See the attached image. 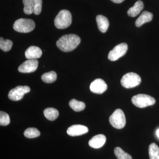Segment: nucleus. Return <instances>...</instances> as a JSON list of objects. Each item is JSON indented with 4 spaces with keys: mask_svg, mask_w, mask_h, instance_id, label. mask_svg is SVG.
Returning a JSON list of instances; mask_svg holds the SVG:
<instances>
[{
    "mask_svg": "<svg viewBox=\"0 0 159 159\" xmlns=\"http://www.w3.org/2000/svg\"><path fill=\"white\" fill-rule=\"evenodd\" d=\"M109 122L114 128H123L126 124V119L123 111L120 109L116 110L110 117Z\"/></svg>",
    "mask_w": 159,
    "mask_h": 159,
    "instance_id": "obj_4",
    "label": "nucleus"
},
{
    "mask_svg": "<svg viewBox=\"0 0 159 159\" xmlns=\"http://www.w3.org/2000/svg\"><path fill=\"white\" fill-rule=\"evenodd\" d=\"M30 90V87L28 86H18L10 91L8 97L13 101H18L22 99L25 94L29 93Z\"/></svg>",
    "mask_w": 159,
    "mask_h": 159,
    "instance_id": "obj_8",
    "label": "nucleus"
},
{
    "mask_svg": "<svg viewBox=\"0 0 159 159\" xmlns=\"http://www.w3.org/2000/svg\"><path fill=\"white\" fill-rule=\"evenodd\" d=\"M106 137L102 134L97 135L92 138L89 142V145L92 148H99L105 144Z\"/></svg>",
    "mask_w": 159,
    "mask_h": 159,
    "instance_id": "obj_12",
    "label": "nucleus"
},
{
    "mask_svg": "<svg viewBox=\"0 0 159 159\" xmlns=\"http://www.w3.org/2000/svg\"><path fill=\"white\" fill-rule=\"evenodd\" d=\"M89 129L87 126L81 125H74L69 127L67 130V133L71 136L82 135L88 132Z\"/></svg>",
    "mask_w": 159,
    "mask_h": 159,
    "instance_id": "obj_11",
    "label": "nucleus"
},
{
    "mask_svg": "<svg viewBox=\"0 0 159 159\" xmlns=\"http://www.w3.org/2000/svg\"><path fill=\"white\" fill-rule=\"evenodd\" d=\"M44 115L47 119L50 121H54L57 119L59 116V112L56 109L47 108L44 110Z\"/></svg>",
    "mask_w": 159,
    "mask_h": 159,
    "instance_id": "obj_17",
    "label": "nucleus"
},
{
    "mask_svg": "<svg viewBox=\"0 0 159 159\" xmlns=\"http://www.w3.org/2000/svg\"><path fill=\"white\" fill-rule=\"evenodd\" d=\"M72 15L67 10H61L54 19V25L58 29H65L70 25L72 23Z\"/></svg>",
    "mask_w": 159,
    "mask_h": 159,
    "instance_id": "obj_2",
    "label": "nucleus"
},
{
    "mask_svg": "<svg viewBox=\"0 0 159 159\" xmlns=\"http://www.w3.org/2000/svg\"><path fill=\"white\" fill-rule=\"evenodd\" d=\"M13 29L21 33H29L33 31L35 28L34 21L28 19L20 18L15 21L13 26Z\"/></svg>",
    "mask_w": 159,
    "mask_h": 159,
    "instance_id": "obj_3",
    "label": "nucleus"
},
{
    "mask_svg": "<svg viewBox=\"0 0 159 159\" xmlns=\"http://www.w3.org/2000/svg\"><path fill=\"white\" fill-rule=\"evenodd\" d=\"M38 63L37 60L29 59L20 66L18 71L22 73H32L37 70Z\"/></svg>",
    "mask_w": 159,
    "mask_h": 159,
    "instance_id": "obj_9",
    "label": "nucleus"
},
{
    "mask_svg": "<svg viewBox=\"0 0 159 159\" xmlns=\"http://www.w3.org/2000/svg\"><path fill=\"white\" fill-rule=\"evenodd\" d=\"M111 1L115 3H121L124 0H111Z\"/></svg>",
    "mask_w": 159,
    "mask_h": 159,
    "instance_id": "obj_27",
    "label": "nucleus"
},
{
    "mask_svg": "<svg viewBox=\"0 0 159 159\" xmlns=\"http://www.w3.org/2000/svg\"><path fill=\"white\" fill-rule=\"evenodd\" d=\"M148 154L150 159H159V148L156 143H152L149 145Z\"/></svg>",
    "mask_w": 159,
    "mask_h": 159,
    "instance_id": "obj_20",
    "label": "nucleus"
},
{
    "mask_svg": "<svg viewBox=\"0 0 159 159\" xmlns=\"http://www.w3.org/2000/svg\"><path fill=\"white\" fill-rule=\"evenodd\" d=\"M107 85L103 80L98 78L91 83L90 89L94 93L101 94L107 90Z\"/></svg>",
    "mask_w": 159,
    "mask_h": 159,
    "instance_id": "obj_10",
    "label": "nucleus"
},
{
    "mask_svg": "<svg viewBox=\"0 0 159 159\" xmlns=\"http://www.w3.org/2000/svg\"><path fill=\"white\" fill-rule=\"evenodd\" d=\"M132 102L134 105L140 108H144L155 104V99L146 94H140L132 97Z\"/></svg>",
    "mask_w": 159,
    "mask_h": 159,
    "instance_id": "obj_5",
    "label": "nucleus"
},
{
    "mask_svg": "<svg viewBox=\"0 0 159 159\" xmlns=\"http://www.w3.org/2000/svg\"><path fill=\"white\" fill-rule=\"evenodd\" d=\"M96 21L99 31L102 33L106 32L109 25V22L107 18L101 15H99L96 17Z\"/></svg>",
    "mask_w": 159,
    "mask_h": 159,
    "instance_id": "obj_14",
    "label": "nucleus"
},
{
    "mask_svg": "<svg viewBox=\"0 0 159 159\" xmlns=\"http://www.w3.org/2000/svg\"><path fill=\"white\" fill-rule=\"evenodd\" d=\"M42 7V0H34L33 13L36 15H39L41 12Z\"/></svg>",
    "mask_w": 159,
    "mask_h": 159,
    "instance_id": "obj_26",
    "label": "nucleus"
},
{
    "mask_svg": "<svg viewBox=\"0 0 159 159\" xmlns=\"http://www.w3.org/2000/svg\"><path fill=\"white\" fill-rule=\"evenodd\" d=\"M80 43V38L75 34L63 35L56 42L57 48L64 52H70L77 48Z\"/></svg>",
    "mask_w": 159,
    "mask_h": 159,
    "instance_id": "obj_1",
    "label": "nucleus"
},
{
    "mask_svg": "<svg viewBox=\"0 0 159 159\" xmlns=\"http://www.w3.org/2000/svg\"><path fill=\"white\" fill-rule=\"evenodd\" d=\"M142 81L141 77L134 73L125 74L121 80V84L126 89L133 88L140 84Z\"/></svg>",
    "mask_w": 159,
    "mask_h": 159,
    "instance_id": "obj_6",
    "label": "nucleus"
},
{
    "mask_svg": "<svg viewBox=\"0 0 159 159\" xmlns=\"http://www.w3.org/2000/svg\"><path fill=\"white\" fill-rule=\"evenodd\" d=\"M40 133L39 131L35 128H29L24 132V135L29 139H33L39 136Z\"/></svg>",
    "mask_w": 159,
    "mask_h": 159,
    "instance_id": "obj_22",
    "label": "nucleus"
},
{
    "mask_svg": "<svg viewBox=\"0 0 159 159\" xmlns=\"http://www.w3.org/2000/svg\"><path fill=\"white\" fill-rule=\"evenodd\" d=\"M153 15L148 11H144L136 20L135 25L140 27L145 23L150 22L152 19Z\"/></svg>",
    "mask_w": 159,
    "mask_h": 159,
    "instance_id": "obj_15",
    "label": "nucleus"
},
{
    "mask_svg": "<svg viewBox=\"0 0 159 159\" xmlns=\"http://www.w3.org/2000/svg\"><path fill=\"white\" fill-rule=\"evenodd\" d=\"M57 74L54 71H51L42 75V80L46 83H52L57 79Z\"/></svg>",
    "mask_w": 159,
    "mask_h": 159,
    "instance_id": "obj_19",
    "label": "nucleus"
},
{
    "mask_svg": "<svg viewBox=\"0 0 159 159\" xmlns=\"http://www.w3.org/2000/svg\"><path fill=\"white\" fill-rule=\"evenodd\" d=\"M114 153L118 159H132L130 155L124 152L120 147H116L114 149Z\"/></svg>",
    "mask_w": 159,
    "mask_h": 159,
    "instance_id": "obj_23",
    "label": "nucleus"
},
{
    "mask_svg": "<svg viewBox=\"0 0 159 159\" xmlns=\"http://www.w3.org/2000/svg\"><path fill=\"white\" fill-rule=\"evenodd\" d=\"M69 105L73 110L76 112L84 110L85 107V104L84 102L77 101L75 99L71 100L69 102Z\"/></svg>",
    "mask_w": 159,
    "mask_h": 159,
    "instance_id": "obj_18",
    "label": "nucleus"
},
{
    "mask_svg": "<svg viewBox=\"0 0 159 159\" xmlns=\"http://www.w3.org/2000/svg\"><path fill=\"white\" fill-rule=\"evenodd\" d=\"M144 4L142 1H139L135 3L133 7H131L127 11L129 16L135 17L140 13L144 9Z\"/></svg>",
    "mask_w": 159,
    "mask_h": 159,
    "instance_id": "obj_16",
    "label": "nucleus"
},
{
    "mask_svg": "<svg viewBox=\"0 0 159 159\" xmlns=\"http://www.w3.org/2000/svg\"><path fill=\"white\" fill-rule=\"evenodd\" d=\"M128 50V45L125 43L117 45L110 51L108 59L111 61H115L125 55Z\"/></svg>",
    "mask_w": 159,
    "mask_h": 159,
    "instance_id": "obj_7",
    "label": "nucleus"
},
{
    "mask_svg": "<svg viewBox=\"0 0 159 159\" xmlns=\"http://www.w3.org/2000/svg\"><path fill=\"white\" fill-rule=\"evenodd\" d=\"M42 55V51L36 46H31L25 52V57L28 59H36L41 57Z\"/></svg>",
    "mask_w": 159,
    "mask_h": 159,
    "instance_id": "obj_13",
    "label": "nucleus"
},
{
    "mask_svg": "<svg viewBox=\"0 0 159 159\" xmlns=\"http://www.w3.org/2000/svg\"><path fill=\"white\" fill-rule=\"evenodd\" d=\"M157 135L159 138V129H157Z\"/></svg>",
    "mask_w": 159,
    "mask_h": 159,
    "instance_id": "obj_28",
    "label": "nucleus"
},
{
    "mask_svg": "<svg viewBox=\"0 0 159 159\" xmlns=\"http://www.w3.org/2000/svg\"><path fill=\"white\" fill-rule=\"evenodd\" d=\"M23 2L24 5V12L28 15L33 13L34 10V0H23Z\"/></svg>",
    "mask_w": 159,
    "mask_h": 159,
    "instance_id": "obj_21",
    "label": "nucleus"
},
{
    "mask_svg": "<svg viewBox=\"0 0 159 159\" xmlns=\"http://www.w3.org/2000/svg\"><path fill=\"white\" fill-rule=\"evenodd\" d=\"M13 43L9 39L4 40L3 38H0V48L5 52L11 50Z\"/></svg>",
    "mask_w": 159,
    "mask_h": 159,
    "instance_id": "obj_24",
    "label": "nucleus"
},
{
    "mask_svg": "<svg viewBox=\"0 0 159 159\" xmlns=\"http://www.w3.org/2000/svg\"><path fill=\"white\" fill-rule=\"evenodd\" d=\"M10 123V118L9 115L5 112H0V125L5 126L9 125Z\"/></svg>",
    "mask_w": 159,
    "mask_h": 159,
    "instance_id": "obj_25",
    "label": "nucleus"
}]
</instances>
